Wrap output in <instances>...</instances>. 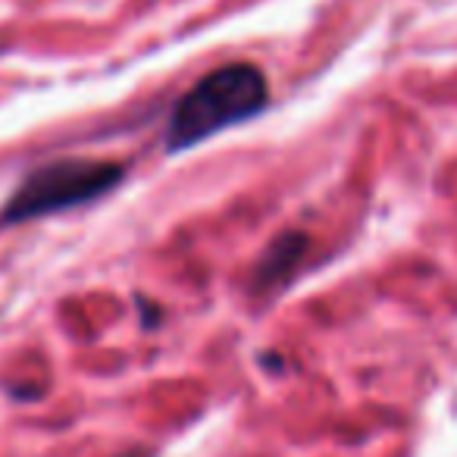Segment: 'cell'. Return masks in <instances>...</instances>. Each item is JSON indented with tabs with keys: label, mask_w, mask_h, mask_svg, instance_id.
Returning a JSON list of instances; mask_svg holds the SVG:
<instances>
[{
	"label": "cell",
	"mask_w": 457,
	"mask_h": 457,
	"mask_svg": "<svg viewBox=\"0 0 457 457\" xmlns=\"http://www.w3.org/2000/svg\"><path fill=\"white\" fill-rule=\"evenodd\" d=\"M270 101V85L261 66L254 63H226L220 70L197 79L182 101L172 110L166 129V151H188L201 141L213 138L222 129L257 116Z\"/></svg>",
	"instance_id": "cell-1"
},
{
	"label": "cell",
	"mask_w": 457,
	"mask_h": 457,
	"mask_svg": "<svg viewBox=\"0 0 457 457\" xmlns=\"http://www.w3.org/2000/svg\"><path fill=\"white\" fill-rule=\"evenodd\" d=\"M126 179V166L113 160H91V157H63L32 170L20 182V188L4 204L7 222H29L38 216H51L60 210L85 207L97 197L110 195Z\"/></svg>",
	"instance_id": "cell-2"
},
{
	"label": "cell",
	"mask_w": 457,
	"mask_h": 457,
	"mask_svg": "<svg viewBox=\"0 0 457 457\" xmlns=\"http://www.w3.org/2000/svg\"><path fill=\"white\" fill-rule=\"evenodd\" d=\"M304 251H307V238L301 236V232H286V236H279L263 251L261 261H257L254 288H276L279 282H286L288 276L295 273V267L301 263Z\"/></svg>",
	"instance_id": "cell-3"
},
{
	"label": "cell",
	"mask_w": 457,
	"mask_h": 457,
	"mask_svg": "<svg viewBox=\"0 0 457 457\" xmlns=\"http://www.w3.org/2000/svg\"><path fill=\"white\" fill-rule=\"evenodd\" d=\"M122 457H147L145 451H135V454H122Z\"/></svg>",
	"instance_id": "cell-4"
}]
</instances>
